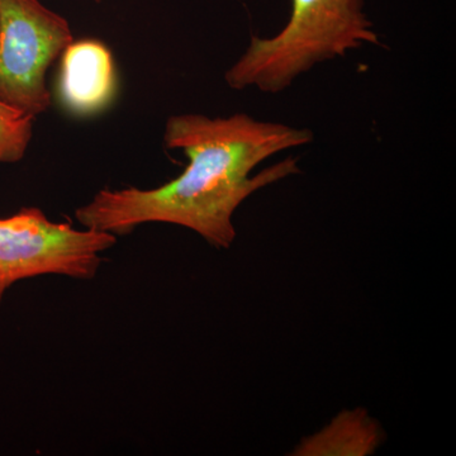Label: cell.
Instances as JSON below:
<instances>
[{
    "instance_id": "obj_6",
    "label": "cell",
    "mask_w": 456,
    "mask_h": 456,
    "mask_svg": "<svg viewBox=\"0 0 456 456\" xmlns=\"http://www.w3.org/2000/svg\"><path fill=\"white\" fill-rule=\"evenodd\" d=\"M35 117L27 116L0 101V164L25 158L33 136Z\"/></svg>"
},
{
    "instance_id": "obj_4",
    "label": "cell",
    "mask_w": 456,
    "mask_h": 456,
    "mask_svg": "<svg viewBox=\"0 0 456 456\" xmlns=\"http://www.w3.org/2000/svg\"><path fill=\"white\" fill-rule=\"evenodd\" d=\"M73 41L68 20L38 0H0V101L35 118L46 112L47 71Z\"/></svg>"
},
{
    "instance_id": "obj_2",
    "label": "cell",
    "mask_w": 456,
    "mask_h": 456,
    "mask_svg": "<svg viewBox=\"0 0 456 456\" xmlns=\"http://www.w3.org/2000/svg\"><path fill=\"white\" fill-rule=\"evenodd\" d=\"M365 2L292 0L283 28L270 37L253 36L224 73V82L233 90L279 94L323 62L367 45L379 46L382 42L365 13Z\"/></svg>"
},
{
    "instance_id": "obj_1",
    "label": "cell",
    "mask_w": 456,
    "mask_h": 456,
    "mask_svg": "<svg viewBox=\"0 0 456 456\" xmlns=\"http://www.w3.org/2000/svg\"><path fill=\"white\" fill-rule=\"evenodd\" d=\"M314 132L245 113L226 118L174 114L164 145L188 158L184 171L155 189H103L75 212L84 228L123 236L140 224L160 222L194 231L217 248L236 239L233 215L255 191L301 173L298 159L285 158L251 175L272 156L314 142Z\"/></svg>"
},
{
    "instance_id": "obj_3",
    "label": "cell",
    "mask_w": 456,
    "mask_h": 456,
    "mask_svg": "<svg viewBox=\"0 0 456 456\" xmlns=\"http://www.w3.org/2000/svg\"><path fill=\"white\" fill-rule=\"evenodd\" d=\"M116 244L112 233L57 224L35 207L0 218V303L23 279L47 274L94 278L102 254Z\"/></svg>"
},
{
    "instance_id": "obj_7",
    "label": "cell",
    "mask_w": 456,
    "mask_h": 456,
    "mask_svg": "<svg viewBox=\"0 0 456 456\" xmlns=\"http://www.w3.org/2000/svg\"><path fill=\"white\" fill-rule=\"evenodd\" d=\"M95 2H98V3H99V2H102V0H95Z\"/></svg>"
},
{
    "instance_id": "obj_5",
    "label": "cell",
    "mask_w": 456,
    "mask_h": 456,
    "mask_svg": "<svg viewBox=\"0 0 456 456\" xmlns=\"http://www.w3.org/2000/svg\"><path fill=\"white\" fill-rule=\"evenodd\" d=\"M116 66L106 45L97 40L71 42L62 53L59 99L75 116H93L112 103Z\"/></svg>"
}]
</instances>
